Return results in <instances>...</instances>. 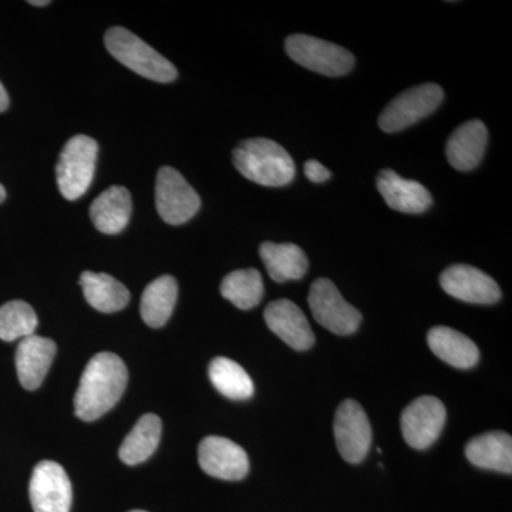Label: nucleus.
<instances>
[{
    "label": "nucleus",
    "mask_w": 512,
    "mask_h": 512,
    "mask_svg": "<svg viewBox=\"0 0 512 512\" xmlns=\"http://www.w3.org/2000/svg\"><path fill=\"white\" fill-rule=\"evenodd\" d=\"M127 382V367L121 357L109 352L92 357L74 396V413L83 421L100 419L119 403Z\"/></svg>",
    "instance_id": "obj_1"
},
{
    "label": "nucleus",
    "mask_w": 512,
    "mask_h": 512,
    "mask_svg": "<svg viewBox=\"0 0 512 512\" xmlns=\"http://www.w3.org/2000/svg\"><path fill=\"white\" fill-rule=\"evenodd\" d=\"M232 161L247 180L264 187H285L296 174L291 154L268 138L241 141L232 153Z\"/></svg>",
    "instance_id": "obj_2"
},
{
    "label": "nucleus",
    "mask_w": 512,
    "mask_h": 512,
    "mask_svg": "<svg viewBox=\"0 0 512 512\" xmlns=\"http://www.w3.org/2000/svg\"><path fill=\"white\" fill-rule=\"evenodd\" d=\"M104 45L114 59L141 77L157 83H171L177 79L174 64L130 30L120 26L107 30Z\"/></svg>",
    "instance_id": "obj_3"
},
{
    "label": "nucleus",
    "mask_w": 512,
    "mask_h": 512,
    "mask_svg": "<svg viewBox=\"0 0 512 512\" xmlns=\"http://www.w3.org/2000/svg\"><path fill=\"white\" fill-rule=\"evenodd\" d=\"M97 154L99 144L92 137L79 134L67 141L56 167L57 185L66 200H79L89 190L96 173Z\"/></svg>",
    "instance_id": "obj_4"
},
{
    "label": "nucleus",
    "mask_w": 512,
    "mask_h": 512,
    "mask_svg": "<svg viewBox=\"0 0 512 512\" xmlns=\"http://www.w3.org/2000/svg\"><path fill=\"white\" fill-rule=\"evenodd\" d=\"M285 49L293 62L329 77L345 76L352 72L355 66V57L349 50L318 37L289 36L285 42Z\"/></svg>",
    "instance_id": "obj_5"
},
{
    "label": "nucleus",
    "mask_w": 512,
    "mask_h": 512,
    "mask_svg": "<svg viewBox=\"0 0 512 512\" xmlns=\"http://www.w3.org/2000/svg\"><path fill=\"white\" fill-rule=\"evenodd\" d=\"M444 99L439 84L426 83L412 87L394 97L379 117V127L386 133H397L434 113Z\"/></svg>",
    "instance_id": "obj_6"
},
{
    "label": "nucleus",
    "mask_w": 512,
    "mask_h": 512,
    "mask_svg": "<svg viewBox=\"0 0 512 512\" xmlns=\"http://www.w3.org/2000/svg\"><path fill=\"white\" fill-rule=\"evenodd\" d=\"M313 318L323 328L339 336L353 335L362 322V313L340 295L339 289L329 279L313 282L308 296Z\"/></svg>",
    "instance_id": "obj_7"
},
{
    "label": "nucleus",
    "mask_w": 512,
    "mask_h": 512,
    "mask_svg": "<svg viewBox=\"0 0 512 512\" xmlns=\"http://www.w3.org/2000/svg\"><path fill=\"white\" fill-rule=\"evenodd\" d=\"M156 207L164 222L183 225L200 211L201 198L180 171L161 167L157 174Z\"/></svg>",
    "instance_id": "obj_8"
},
{
    "label": "nucleus",
    "mask_w": 512,
    "mask_h": 512,
    "mask_svg": "<svg viewBox=\"0 0 512 512\" xmlns=\"http://www.w3.org/2000/svg\"><path fill=\"white\" fill-rule=\"evenodd\" d=\"M333 431L343 460L362 463L372 446V427L363 407L355 400H345L336 412Z\"/></svg>",
    "instance_id": "obj_9"
},
{
    "label": "nucleus",
    "mask_w": 512,
    "mask_h": 512,
    "mask_svg": "<svg viewBox=\"0 0 512 512\" xmlns=\"http://www.w3.org/2000/svg\"><path fill=\"white\" fill-rule=\"evenodd\" d=\"M29 495L35 512H70L72 507V483L56 461L37 464L30 478Z\"/></svg>",
    "instance_id": "obj_10"
},
{
    "label": "nucleus",
    "mask_w": 512,
    "mask_h": 512,
    "mask_svg": "<svg viewBox=\"0 0 512 512\" xmlns=\"http://www.w3.org/2000/svg\"><path fill=\"white\" fill-rule=\"evenodd\" d=\"M446 420V407L441 400L433 396H421L403 410L404 440L416 450H426L439 439Z\"/></svg>",
    "instance_id": "obj_11"
},
{
    "label": "nucleus",
    "mask_w": 512,
    "mask_h": 512,
    "mask_svg": "<svg viewBox=\"0 0 512 512\" xmlns=\"http://www.w3.org/2000/svg\"><path fill=\"white\" fill-rule=\"evenodd\" d=\"M440 285L447 295L458 301L493 305L501 299V289L490 275L470 265L448 266L440 276Z\"/></svg>",
    "instance_id": "obj_12"
},
{
    "label": "nucleus",
    "mask_w": 512,
    "mask_h": 512,
    "mask_svg": "<svg viewBox=\"0 0 512 512\" xmlns=\"http://www.w3.org/2000/svg\"><path fill=\"white\" fill-rule=\"evenodd\" d=\"M198 461L204 473L220 480H242L249 471L244 448L225 437H205L198 447Z\"/></svg>",
    "instance_id": "obj_13"
},
{
    "label": "nucleus",
    "mask_w": 512,
    "mask_h": 512,
    "mask_svg": "<svg viewBox=\"0 0 512 512\" xmlns=\"http://www.w3.org/2000/svg\"><path fill=\"white\" fill-rule=\"evenodd\" d=\"M264 318L268 328L292 349L308 350L315 343V335L305 313L296 303L288 299L269 303L266 306Z\"/></svg>",
    "instance_id": "obj_14"
},
{
    "label": "nucleus",
    "mask_w": 512,
    "mask_h": 512,
    "mask_svg": "<svg viewBox=\"0 0 512 512\" xmlns=\"http://www.w3.org/2000/svg\"><path fill=\"white\" fill-rule=\"evenodd\" d=\"M377 190L386 204L404 214H421L433 204L430 191L417 181L407 180L393 170H383L377 175Z\"/></svg>",
    "instance_id": "obj_15"
},
{
    "label": "nucleus",
    "mask_w": 512,
    "mask_h": 512,
    "mask_svg": "<svg viewBox=\"0 0 512 512\" xmlns=\"http://www.w3.org/2000/svg\"><path fill=\"white\" fill-rule=\"evenodd\" d=\"M56 350V343L43 336L32 335L20 340L16 350V370L19 382L26 390L39 389L52 366Z\"/></svg>",
    "instance_id": "obj_16"
},
{
    "label": "nucleus",
    "mask_w": 512,
    "mask_h": 512,
    "mask_svg": "<svg viewBox=\"0 0 512 512\" xmlns=\"http://www.w3.org/2000/svg\"><path fill=\"white\" fill-rule=\"evenodd\" d=\"M487 143L488 131L483 121H467L448 138V163L458 171L473 170L483 160Z\"/></svg>",
    "instance_id": "obj_17"
},
{
    "label": "nucleus",
    "mask_w": 512,
    "mask_h": 512,
    "mask_svg": "<svg viewBox=\"0 0 512 512\" xmlns=\"http://www.w3.org/2000/svg\"><path fill=\"white\" fill-rule=\"evenodd\" d=\"M133 202L127 188L113 185L101 192L90 207L94 227L107 235L120 234L130 222Z\"/></svg>",
    "instance_id": "obj_18"
},
{
    "label": "nucleus",
    "mask_w": 512,
    "mask_h": 512,
    "mask_svg": "<svg viewBox=\"0 0 512 512\" xmlns=\"http://www.w3.org/2000/svg\"><path fill=\"white\" fill-rule=\"evenodd\" d=\"M434 355L456 369H471L480 360V350L476 343L463 333L447 326H436L427 335Z\"/></svg>",
    "instance_id": "obj_19"
},
{
    "label": "nucleus",
    "mask_w": 512,
    "mask_h": 512,
    "mask_svg": "<svg viewBox=\"0 0 512 512\" xmlns=\"http://www.w3.org/2000/svg\"><path fill=\"white\" fill-rule=\"evenodd\" d=\"M466 456L473 466L512 473V439L503 431H490L468 441Z\"/></svg>",
    "instance_id": "obj_20"
},
{
    "label": "nucleus",
    "mask_w": 512,
    "mask_h": 512,
    "mask_svg": "<svg viewBox=\"0 0 512 512\" xmlns=\"http://www.w3.org/2000/svg\"><path fill=\"white\" fill-rule=\"evenodd\" d=\"M259 255L275 282L298 281L308 272V256L298 245L264 242Z\"/></svg>",
    "instance_id": "obj_21"
},
{
    "label": "nucleus",
    "mask_w": 512,
    "mask_h": 512,
    "mask_svg": "<svg viewBox=\"0 0 512 512\" xmlns=\"http://www.w3.org/2000/svg\"><path fill=\"white\" fill-rule=\"evenodd\" d=\"M84 298L96 311L114 313L123 311L130 302L126 286L109 274L86 271L80 276Z\"/></svg>",
    "instance_id": "obj_22"
},
{
    "label": "nucleus",
    "mask_w": 512,
    "mask_h": 512,
    "mask_svg": "<svg viewBox=\"0 0 512 512\" xmlns=\"http://www.w3.org/2000/svg\"><path fill=\"white\" fill-rule=\"evenodd\" d=\"M178 298V285L174 276L163 275L144 289L141 298V318L150 328H163L173 315Z\"/></svg>",
    "instance_id": "obj_23"
},
{
    "label": "nucleus",
    "mask_w": 512,
    "mask_h": 512,
    "mask_svg": "<svg viewBox=\"0 0 512 512\" xmlns=\"http://www.w3.org/2000/svg\"><path fill=\"white\" fill-rule=\"evenodd\" d=\"M161 430H163V424L157 414H144L140 417L136 426L121 444L119 450L121 461L128 466H137L148 460L160 444Z\"/></svg>",
    "instance_id": "obj_24"
},
{
    "label": "nucleus",
    "mask_w": 512,
    "mask_h": 512,
    "mask_svg": "<svg viewBox=\"0 0 512 512\" xmlns=\"http://www.w3.org/2000/svg\"><path fill=\"white\" fill-rule=\"evenodd\" d=\"M264 281L256 269H239L222 279L221 295L241 311H249L264 298Z\"/></svg>",
    "instance_id": "obj_25"
},
{
    "label": "nucleus",
    "mask_w": 512,
    "mask_h": 512,
    "mask_svg": "<svg viewBox=\"0 0 512 512\" xmlns=\"http://www.w3.org/2000/svg\"><path fill=\"white\" fill-rule=\"evenodd\" d=\"M208 375L215 389L228 399L247 400L254 394V382L244 367L228 357H215Z\"/></svg>",
    "instance_id": "obj_26"
},
{
    "label": "nucleus",
    "mask_w": 512,
    "mask_h": 512,
    "mask_svg": "<svg viewBox=\"0 0 512 512\" xmlns=\"http://www.w3.org/2000/svg\"><path fill=\"white\" fill-rule=\"evenodd\" d=\"M37 315L29 303L10 301L0 306V339L5 342L35 335Z\"/></svg>",
    "instance_id": "obj_27"
},
{
    "label": "nucleus",
    "mask_w": 512,
    "mask_h": 512,
    "mask_svg": "<svg viewBox=\"0 0 512 512\" xmlns=\"http://www.w3.org/2000/svg\"><path fill=\"white\" fill-rule=\"evenodd\" d=\"M305 175L312 183L320 184L328 181L332 174L325 165L320 164L319 161L309 160L305 163Z\"/></svg>",
    "instance_id": "obj_28"
},
{
    "label": "nucleus",
    "mask_w": 512,
    "mask_h": 512,
    "mask_svg": "<svg viewBox=\"0 0 512 512\" xmlns=\"http://www.w3.org/2000/svg\"><path fill=\"white\" fill-rule=\"evenodd\" d=\"M9 107V96L8 92H6L3 84L0 83V113H3Z\"/></svg>",
    "instance_id": "obj_29"
},
{
    "label": "nucleus",
    "mask_w": 512,
    "mask_h": 512,
    "mask_svg": "<svg viewBox=\"0 0 512 512\" xmlns=\"http://www.w3.org/2000/svg\"><path fill=\"white\" fill-rule=\"evenodd\" d=\"M29 3L33 6H47L50 5V0H30Z\"/></svg>",
    "instance_id": "obj_30"
},
{
    "label": "nucleus",
    "mask_w": 512,
    "mask_h": 512,
    "mask_svg": "<svg viewBox=\"0 0 512 512\" xmlns=\"http://www.w3.org/2000/svg\"><path fill=\"white\" fill-rule=\"evenodd\" d=\"M5 200H6V190H5V187H3L2 184H0V204H2V202Z\"/></svg>",
    "instance_id": "obj_31"
},
{
    "label": "nucleus",
    "mask_w": 512,
    "mask_h": 512,
    "mask_svg": "<svg viewBox=\"0 0 512 512\" xmlns=\"http://www.w3.org/2000/svg\"><path fill=\"white\" fill-rule=\"evenodd\" d=\"M130 512H147V511L134 510V511H130Z\"/></svg>",
    "instance_id": "obj_32"
}]
</instances>
